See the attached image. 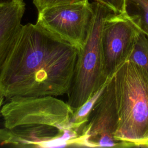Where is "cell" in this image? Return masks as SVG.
Segmentation results:
<instances>
[{
	"instance_id": "1",
	"label": "cell",
	"mask_w": 148,
	"mask_h": 148,
	"mask_svg": "<svg viewBox=\"0 0 148 148\" xmlns=\"http://www.w3.org/2000/svg\"><path fill=\"white\" fill-rule=\"evenodd\" d=\"M78 50L38 24L23 25L0 73L5 98L58 96L72 83Z\"/></svg>"
},
{
	"instance_id": "2",
	"label": "cell",
	"mask_w": 148,
	"mask_h": 148,
	"mask_svg": "<svg viewBox=\"0 0 148 148\" xmlns=\"http://www.w3.org/2000/svg\"><path fill=\"white\" fill-rule=\"evenodd\" d=\"M117 113L115 137L122 147H148V75L128 60L113 75Z\"/></svg>"
},
{
	"instance_id": "3",
	"label": "cell",
	"mask_w": 148,
	"mask_h": 148,
	"mask_svg": "<svg viewBox=\"0 0 148 148\" xmlns=\"http://www.w3.org/2000/svg\"><path fill=\"white\" fill-rule=\"evenodd\" d=\"M91 5L93 13L88 35L83 47L78 50L72 83L67 93V103L73 112L109 79H106L103 72L101 34L106 18L115 12L95 1Z\"/></svg>"
},
{
	"instance_id": "4",
	"label": "cell",
	"mask_w": 148,
	"mask_h": 148,
	"mask_svg": "<svg viewBox=\"0 0 148 148\" xmlns=\"http://www.w3.org/2000/svg\"><path fill=\"white\" fill-rule=\"evenodd\" d=\"M7 99L8 101L1 110L5 128L44 124L54 126L62 131L75 130L72 125L73 109L67 102L53 96H16Z\"/></svg>"
},
{
	"instance_id": "5",
	"label": "cell",
	"mask_w": 148,
	"mask_h": 148,
	"mask_svg": "<svg viewBox=\"0 0 148 148\" xmlns=\"http://www.w3.org/2000/svg\"><path fill=\"white\" fill-rule=\"evenodd\" d=\"M140 29L124 12H113L103 23L101 34L103 72L111 77L127 61L135 47Z\"/></svg>"
},
{
	"instance_id": "6",
	"label": "cell",
	"mask_w": 148,
	"mask_h": 148,
	"mask_svg": "<svg viewBox=\"0 0 148 148\" xmlns=\"http://www.w3.org/2000/svg\"><path fill=\"white\" fill-rule=\"evenodd\" d=\"M92 13L89 2L57 5L38 12L36 23L79 50L86 42Z\"/></svg>"
},
{
	"instance_id": "7",
	"label": "cell",
	"mask_w": 148,
	"mask_h": 148,
	"mask_svg": "<svg viewBox=\"0 0 148 148\" xmlns=\"http://www.w3.org/2000/svg\"><path fill=\"white\" fill-rule=\"evenodd\" d=\"M117 113L113 76L94 105L76 140V147H122L115 137Z\"/></svg>"
},
{
	"instance_id": "8",
	"label": "cell",
	"mask_w": 148,
	"mask_h": 148,
	"mask_svg": "<svg viewBox=\"0 0 148 148\" xmlns=\"http://www.w3.org/2000/svg\"><path fill=\"white\" fill-rule=\"evenodd\" d=\"M65 130L44 124H25L0 128V145L15 147H65Z\"/></svg>"
},
{
	"instance_id": "9",
	"label": "cell",
	"mask_w": 148,
	"mask_h": 148,
	"mask_svg": "<svg viewBox=\"0 0 148 148\" xmlns=\"http://www.w3.org/2000/svg\"><path fill=\"white\" fill-rule=\"evenodd\" d=\"M25 10L23 0L0 2V73L22 29L21 20Z\"/></svg>"
},
{
	"instance_id": "10",
	"label": "cell",
	"mask_w": 148,
	"mask_h": 148,
	"mask_svg": "<svg viewBox=\"0 0 148 148\" xmlns=\"http://www.w3.org/2000/svg\"><path fill=\"white\" fill-rule=\"evenodd\" d=\"M123 12L148 36V0H124Z\"/></svg>"
},
{
	"instance_id": "11",
	"label": "cell",
	"mask_w": 148,
	"mask_h": 148,
	"mask_svg": "<svg viewBox=\"0 0 148 148\" xmlns=\"http://www.w3.org/2000/svg\"><path fill=\"white\" fill-rule=\"evenodd\" d=\"M128 60L140 66L148 75V36L140 32Z\"/></svg>"
},
{
	"instance_id": "12",
	"label": "cell",
	"mask_w": 148,
	"mask_h": 148,
	"mask_svg": "<svg viewBox=\"0 0 148 148\" xmlns=\"http://www.w3.org/2000/svg\"><path fill=\"white\" fill-rule=\"evenodd\" d=\"M87 2H89L88 0H33V3L38 12L46 8L57 5Z\"/></svg>"
},
{
	"instance_id": "13",
	"label": "cell",
	"mask_w": 148,
	"mask_h": 148,
	"mask_svg": "<svg viewBox=\"0 0 148 148\" xmlns=\"http://www.w3.org/2000/svg\"><path fill=\"white\" fill-rule=\"evenodd\" d=\"M95 1L102 3L116 13H122L124 10V0H94Z\"/></svg>"
},
{
	"instance_id": "14",
	"label": "cell",
	"mask_w": 148,
	"mask_h": 148,
	"mask_svg": "<svg viewBox=\"0 0 148 148\" xmlns=\"http://www.w3.org/2000/svg\"><path fill=\"white\" fill-rule=\"evenodd\" d=\"M4 98H5V97L3 95V94L2 93L1 91L0 90V116H1V110L2 109V107L3 105Z\"/></svg>"
}]
</instances>
